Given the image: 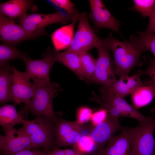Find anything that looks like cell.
<instances>
[{
    "label": "cell",
    "instance_id": "20",
    "mask_svg": "<svg viewBox=\"0 0 155 155\" xmlns=\"http://www.w3.org/2000/svg\"><path fill=\"white\" fill-rule=\"evenodd\" d=\"M12 67L7 62L0 65V103L13 102L11 93Z\"/></svg>",
    "mask_w": 155,
    "mask_h": 155
},
{
    "label": "cell",
    "instance_id": "32",
    "mask_svg": "<svg viewBox=\"0 0 155 155\" xmlns=\"http://www.w3.org/2000/svg\"><path fill=\"white\" fill-rule=\"evenodd\" d=\"M144 74H146L150 78V82L155 85V58L152 59L149 66L143 71Z\"/></svg>",
    "mask_w": 155,
    "mask_h": 155
},
{
    "label": "cell",
    "instance_id": "34",
    "mask_svg": "<svg viewBox=\"0 0 155 155\" xmlns=\"http://www.w3.org/2000/svg\"><path fill=\"white\" fill-rule=\"evenodd\" d=\"M149 23L146 31L155 33V8L148 17Z\"/></svg>",
    "mask_w": 155,
    "mask_h": 155
},
{
    "label": "cell",
    "instance_id": "12",
    "mask_svg": "<svg viewBox=\"0 0 155 155\" xmlns=\"http://www.w3.org/2000/svg\"><path fill=\"white\" fill-rule=\"evenodd\" d=\"M22 61L26 67L25 72L32 79L34 78L50 79L51 69L56 62L54 55L53 50L50 48L47 49L42 59L34 60L28 57Z\"/></svg>",
    "mask_w": 155,
    "mask_h": 155
},
{
    "label": "cell",
    "instance_id": "9",
    "mask_svg": "<svg viewBox=\"0 0 155 155\" xmlns=\"http://www.w3.org/2000/svg\"><path fill=\"white\" fill-rule=\"evenodd\" d=\"M54 143L57 146H71L76 148L85 127L76 121H69L57 117L55 121Z\"/></svg>",
    "mask_w": 155,
    "mask_h": 155
},
{
    "label": "cell",
    "instance_id": "33",
    "mask_svg": "<svg viewBox=\"0 0 155 155\" xmlns=\"http://www.w3.org/2000/svg\"><path fill=\"white\" fill-rule=\"evenodd\" d=\"M46 153L44 150H24L11 155H46Z\"/></svg>",
    "mask_w": 155,
    "mask_h": 155
},
{
    "label": "cell",
    "instance_id": "8",
    "mask_svg": "<svg viewBox=\"0 0 155 155\" xmlns=\"http://www.w3.org/2000/svg\"><path fill=\"white\" fill-rule=\"evenodd\" d=\"M47 34L45 31L28 32L13 20L0 14V39L4 43L15 46L23 41Z\"/></svg>",
    "mask_w": 155,
    "mask_h": 155
},
{
    "label": "cell",
    "instance_id": "40",
    "mask_svg": "<svg viewBox=\"0 0 155 155\" xmlns=\"http://www.w3.org/2000/svg\"></svg>",
    "mask_w": 155,
    "mask_h": 155
},
{
    "label": "cell",
    "instance_id": "26",
    "mask_svg": "<svg viewBox=\"0 0 155 155\" xmlns=\"http://www.w3.org/2000/svg\"><path fill=\"white\" fill-rule=\"evenodd\" d=\"M132 9L141 14L143 17H148L155 8V0H133Z\"/></svg>",
    "mask_w": 155,
    "mask_h": 155
},
{
    "label": "cell",
    "instance_id": "11",
    "mask_svg": "<svg viewBox=\"0 0 155 155\" xmlns=\"http://www.w3.org/2000/svg\"><path fill=\"white\" fill-rule=\"evenodd\" d=\"M12 69L11 93L13 102L16 104L23 102L27 106L34 94V86L25 72L19 71L14 66Z\"/></svg>",
    "mask_w": 155,
    "mask_h": 155
},
{
    "label": "cell",
    "instance_id": "25",
    "mask_svg": "<svg viewBox=\"0 0 155 155\" xmlns=\"http://www.w3.org/2000/svg\"><path fill=\"white\" fill-rule=\"evenodd\" d=\"M79 54L86 78L91 80L96 69L97 59L88 52L81 53Z\"/></svg>",
    "mask_w": 155,
    "mask_h": 155
},
{
    "label": "cell",
    "instance_id": "19",
    "mask_svg": "<svg viewBox=\"0 0 155 155\" xmlns=\"http://www.w3.org/2000/svg\"><path fill=\"white\" fill-rule=\"evenodd\" d=\"M33 2L32 0H11L1 3L0 14L12 20L20 18L27 14Z\"/></svg>",
    "mask_w": 155,
    "mask_h": 155
},
{
    "label": "cell",
    "instance_id": "29",
    "mask_svg": "<svg viewBox=\"0 0 155 155\" xmlns=\"http://www.w3.org/2000/svg\"><path fill=\"white\" fill-rule=\"evenodd\" d=\"M92 114V111L89 107L86 106L80 107L77 112L76 121L83 125L91 119Z\"/></svg>",
    "mask_w": 155,
    "mask_h": 155
},
{
    "label": "cell",
    "instance_id": "13",
    "mask_svg": "<svg viewBox=\"0 0 155 155\" xmlns=\"http://www.w3.org/2000/svg\"><path fill=\"white\" fill-rule=\"evenodd\" d=\"M90 12L89 17L97 29L106 28L119 32L120 22L111 13L100 0H89Z\"/></svg>",
    "mask_w": 155,
    "mask_h": 155
},
{
    "label": "cell",
    "instance_id": "22",
    "mask_svg": "<svg viewBox=\"0 0 155 155\" xmlns=\"http://www.w3.org/2000/svg\"><path fill=\"white\" fill-rule=\"evenodd\" d=\"M145 84L139 88L131 94L132 106L136 109L150 103L155 99V85L149 80H145Z\"/></svg>",
    "mask_w": 155,
    "mask_h": 155
},
{
    "label": "cell",
    "instance_id": "37",
    "mask_svg": "<svg viewBox=\"0 0 155 155\" xmlns=\"http://www.w3.org/2000/svg\"><path fill=\"white\" fill-rule=\"evenodd\" d=\"M152 112L155 113V107L153 108L152 109Z\"/></svg>",
    "mask_w": 155,
    "mask_h": 155
},
{
    "label": "cell",
    "instance_id": "35",
    "mask_svg": "<svg viewBox=\"0 0 155 155\" xmlns=\"http://www.w3.org/2000/svg\"><path fill=\"white\" fill-rule=\"evenodd\" d=\"M46 155H65V152L64 150L55 148L49 150Z\"/></svg>",
    "mask_w": 155,
    "mask_h": 155
},
{
    "label": "cell",
    "instance_id": "1",
    "mask_svg": "<svg viewBox=\"0 0 155 155\" xmlns=\"http://www.w3.org/2000/svg\"><path fill=\"white\" fill-rule=\"evenodd\" d=\"M138 37L131 35L129 42L121 41L114 38L110 33L103 40L104 44L113 53L116 75L120 76L128 75L135 66L142 65L140 58L146 51Z\"/></svg>",
    "mask_w": 155,
    "mask_h": 155
},
{
    "label": "cell",
    "instance_id": "30",
    "mask_svg": "<svg viewBox=\"0 0 155 155\" xmlns=\"http://www.w3.org/2000/svg\"><path fill=\"white\" fill-rule=\"evenodd\" d=\"M50 1L67 13H79L74 4L69 0H50Z\"/></svg>",
    "mask_w": 155,
    "mask_h": 155
},
{
    "label": "cell",
    "instance_id": "18",
    "mask_svg": "<svg viewBox=\"0 0 155 155\" xmlns=\"http://www.w3.org/2000/svg\"><path fill=\"white\" fill-rule=\"evenodd\" d=\"M53 53L56 62L69 68L80 79H86L79 53L67 50L62 52L53 50Z\"/></svg>",
    "mask_w": 155,
    "mask_h": 155
},
{
    "label": "cell",
    "instance_id": "23",
    "mask_svg": "<svg viewBox=\"0 0 155 155\" xmlns=\"http://www.w3.org/2000/svg\"><path fill=\"white\" fill-rule=\"evenodd\" d=\"M24 120L22 115L18 113L13 104H6L0 108V125L4 130L22 124Z\"/></svg>",
    "mask_w": 155,
    "mask_h": 155
},
{
    "label": "cell",
    "instance_id": "15",
    "mask_svg": "<svg viewBox=\"0 0 155 155\" xmlns=\"http://www.w3.org/2000/svg\"><path fill=\"white\" fill-rule=\"evenodd\" d=\"M99 91L101 94V100L116 107L120 112L121 116L136 119L139 123L147 121L150 118L140 113L123 98L115 95L109 87L102 86L100 88Z\"/></svg>",
    "mask_w": 155,
    "mask_h": 155
},
{
    "label": "cell",
    "instance_id": "17",
    "mask_svg": "<svg viewBox=\"0 0 155 155\" xmlns=\"http://www.w3.org/2000/svg\"><path fill=\"white\" fill-rule=\"evenodd\" d=\"M143 75V71L138 70L131 76H120L119 79L109 88L115 95L123 98L145 84L144 81H142L141 79Z\"/></svg>",
    "mask_w": 155,
    "mask_h": 155
},
{
    "label": "cell",
    "instance_id": "7",
    "mask_svg": "<svg viewBox=\"0 0 155 155\" xmlns=\"http://www.w3.org/2000/svg\"><path fill=\"white\" fill-rule=\"evenodd\" d=\"M96 49L98 52L96 66L90 81L107 87H111L117 81L115 67L108 48L103 42Z\"/></svg>",
    "mask_w": 155,
    "mask_h": 155
},
{
    "label": "cell",
    "instance_id": "6",
    "mask_svg": "<svg viewBox=\"0 0 155 155\" xmlns=\"http://www.w3.org/2000/svg\"><path fill=\"white\" fill-rule=\"evenodd\" d=\"M77 13H71L58 9L51 14H26L19 18L18 22L28 32H40L45 31V27L50 24L58 23L65 24L73 21Z\"/></svg>",
    "mask_w": 155,
    "mask_h": 155
},
{
    "label": "cell",
    "instance_id": "16",
    "mask_svg": "<svg viewBox=\"0 0 155 155\" xmlns=\"http://www.w3.org/2000/svg\"><path fill=\"white\" fill-rule=\"evenodd\" d=\"M98 155H131L129 128L123 127L119 135L112 137Z\"/></svg>",
    "mask_w": 155,
    "mask_h": 155
},
{
    "label": "cell",
    "instance_id": "4",
    "mask_svg": "<svg viewBox=\"0 0 155 155\" xmlns=\"http://www.w3.org/2000/svg\"><path fill=\"white\" fill-rule=\"evenodd\" d=\"M155 129V120L151 117L136 127L129 128L131 155H154Z\"/></svg>",
    "mask_w": 155,
    "mask_h": 155
},
{
    "label": "cell",
    "instance_id": "10",
    "mask_svg": "<svg viewBox=\"0 0 155 155\" xmlns=\"http://www.w3.org/2000/svg\"><path fill=\"white\" fill-rule=\"evenodd\" d=\"M0 135V149L2 155H11L21 150L36 148L32 144L22 126L4 130Z\"/></svg>",
    "mask_w": 155,
    "mask_h": 155
},
{
    "label": "cell",
    "instance_id": "2",
    "mask_svg": "<svg viewBox=\"0 0 155 155\" xmlns=\"http://www.w3.org/2000/svg\"><path fill=\"white\" fill-rule=\"evenodd\" d=\"M32 79L35 87L34 94L20 114L29 112L33 116H44L55 122L57 117L53 108V100L61 90L60 86L56 82L51 83L50 79Z\"/></svg>",
    "mask_w": 155,
    "mask_h": 155
},
{
    "label": "cell",
    "instance_id": "31",
    "mask_svg": "<svg viewBox=\"0 0 155 155\" xmlns=\"http://www.w3.org/2000/svg\"><path fill=\"white\" fill-rule=\"evenodd\" d=\"M107 116L106 110L101 108L93 113L91 119L92 126H95L102 122Z\"/></svg>",
    "mask_w": 155,
    "mask_h": 155
},
{
    "label": "cell",
    "instance_id": "39",
    "mask_svg": "<svg viewBox=\"0 0 155 155\" xmlns=\"http://www.w3.org/2000/svg\"><path fill=\"white\" fill-rule=\"evenodd\" d=\"M153 155H155V151Z\"/></svg>",
    "mask_w": 155,
    "mask_h": 155
},
{
    "label": "cell",
    "instance_id": "5",
    "mask_svg": "<svg viewBox=\"0 0 155 155\" xmlns=\"http://www.w3.org/2000/svg\"><path fill=\"white\" fill-rule=\"evenodd\" d=\"M78 24L72 41L66 50L78 53L87 52L96 48L103 42L95 33L90 26L87 13H78Z\"/></svg>",
    "mask_w": 155,
    "mask_h": 155
},
{
    "label": "cell",
    "instance_id": "24",
    "mask_svg": "<svg viewBox=\"0 0 155 155\" xmlns=\"http://www.w3.org/2000/svg\"><path fill=\"white\" fill-rule=\"evenodd\" d=\"M28 57L26 53L22 52L14 46L4 43L0 45V65L10 60L19 59L22 61Z\"/></svg>",
    "mask_w": 155,
    "mask_h": 155
},
{
    "label": "cell",
    "instance_id": "14",
    "mask_svg": "<svg viewBox=\"0 0 155 155\" xmlns=\"http://www.w3.org/2000/svg\"><path fill=\"white\" fill-rule=\"evenodd\" d=\"M123 128L118 119L113 118L107 116L104 121L91 128L89 135L94 142L98 151L104 147L115 132L122 130Z\"/></svg>",
    "mask_w": 155,
    "mask_h": 155
},
{
    "label": "cell",
    "instance_id": "36",
    "mask_svg": "<svg viewBox=\"0 0 155 155\" xmlns=\"http://www.w3.org/2000/svg\"><path fill=\"white\" fill-rule=\"evenodd\" d=\"M65 155H84V153L81 152L77 148L64 149Z\"/></svg>",
    "mask_w": 155,
    "mask_h": 155
},
{
    "label": "cell",
    "instance_id": "3",
    "mask_svg": "<svg viewBox=\"0 0 155 155\" xmlns=\"http://www.w3.org/2000/svg\"><path fill=\"white\" fill-rule=\"evenodd\" d=\"M23 127L33 145L41 148L46 153L54 143L55 122L45 117L38 116L33 119H24Z\"/></svg>",
    "mask_w": 155,
    "mask_h": 155
},
{
    "label": "cell",
    "instance_id": "21",
    "mask_svg": "<svg viewBox=\"0 0 155 155\" xmlns=\"http://www.w3.org/2000/svg\"><path fill=\"white\" fill-rule=\"evenodd\" d=\"M77 21V16H75L70 25L61 27L51 34V40L56 51L67 49L69 46L73 37L74 25Z\"/></svg>",
    "mask_w": 155,
    "mask_h": 155
},
{
    "label": "cell",
    "instance_id": "28",
    "mask_svg": "<svg viewBox=\"0 0 155 155\" xmlns=\"http://www.w3.org/2000/svg\"><path fill=\"white\" fill-rule=\"evenodd\" d=\"M77 148L84 153L91 151L96 148L95 143L89 135H82L77 145Z\"/></svg>",
    "mask_w": 155,
    "mask_h": 155
},
{
    "label": "cell",
    "instance_id": "27",
    "mask_svg": "<svg viewBox=\"0 0 155 155\" xmlns=\"http://www.w3.org/2000/svg\"><path fill=\"white\" fill-rule=\"evenodd\" d=\"M140 41L145 50H148L155 58V33L146 31L137 32Z\"/></svg>",
    "mask_w": 155,
    "mask_h": 155
},
{
    "label": "cell",
    "instance_id": "38",
    "mask_svg": "<svg viewBox=\"0 0 155 155\" xmlns=\"http://www.w3.org/2000/svg\"><path fill=\"white\" fill-rule=\"evenodd\" d=\"M93 155H98V154H94Z\"/></svg>",
    "mask_w": 155,
    "mask_h": 155
}]
</instances>
